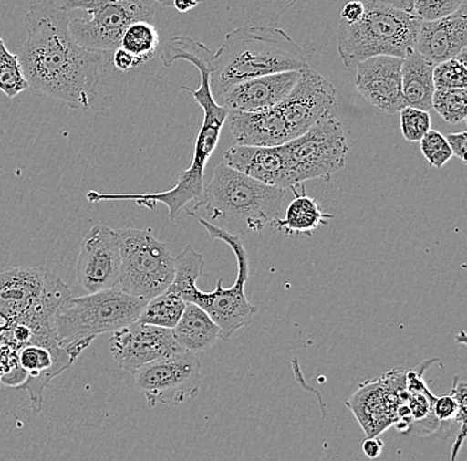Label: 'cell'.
<instances>
[{"label": "cell", "instance_id": "6da1fadb", "mask_svg": "<svg viewBox=\"0 0 467 461\" xmlns=\"http://www.w3.org/2000/svg\"><path fill=\"white\" fill-rule=\"evenodd\" d=\"M68 11L55 0L32 5L25 17L27 39L17 60L29 89L87 110L98 99L102 55L76 43Z\"/></svg>", "mask_w": 467, "mask_h": 461}, {"label": "cell", "instance_id": "7a4b0ae2", "mask_svg": "<svg viewBox=\"0 0 467 461\" xmlns=\"http://www.w3.org/2000/svg\"><path fill=\"white\" fill-rule=\"evenodd\" d=\"M212 49L202 43L188 37H174L168 40L162 52L161 61L163 66L171 67L177 60H186L197 67L201 74V84L197 89L182 87L190 90L195 101L203 110V121L197 140H195L194 156L188 169L180 172L174 188L161 194H102L90 191L87 194L89 203L101 201H134L139 206L153 210L157 204H163L169 209V220L175 221L181 210L188 208L189 204H195L202 198L204 191V169L207 162L218 147L221 131L229 116V110L217 103L210 89V61Z\"/></svg>", "mask_w": 467, "mask_h": 461}, {"label": "cell", "instance_id": "3957f363", "mask_svg": "<svg viewBox=\"0 0 467 461\" xmlns=\"http://www.w3.org/2000/svg\"><path fill=\"white\" fill-rule=\"evenodd\" d=\"M202 225L210 238L218 239L232 247L236 257L238 276L232 288H224L222 278L218 279L217 288L213 291H202L197 288V281L202 276L204 259L202 254L195 252L192 245H188L174 258V278L169 288L177 291L185 302L195 303L202 308L221 330V340L229 341L234 332L247 328L253 322L254 315L258 309L248 302L246 283L248 281V257L244 242L239 236L232 235L221 229L217 225L209 223L206 218L197 213H190Z\"/></svg>", "mask_w": 467, "mask_h": 461}, {"label": "cell", "instance_id": "277c9868", "mask_svg": "<svg viewBox=\"0 0 467 461\" xmlns=\"http://www.w3.org/2000/svg\"><path fill=\"white\" fill-rule=\"evenodd\" d=\"M290 191L253 179L223 162L215 166L212 179L204 183L202 198L192 206L204 209L209 223L232 235H251L283 217Z\"/></svg>", "mask_w": 467, "mask_h": 461}, {"label": "cell", "instance_id": "5b68a950", "mask_svg": "<svg viewBox=\"0 0 467 461\" xmlns=\"http://www.w3.org/2000/svg\"><path fill=\"white\" fill-rule=\"evenodd\" d=\"M308 61L282 28L244 26L224 37L210 61V89L215 101L234 84L277 72L302 71Z\"/></svg>", "mask_w": 467, "mask_h": 461}, {"label": "cell", "instance_id": "8992f818", "mask_svg": "<svg viewBox=\"0 0 467 461\" xmlns=\"http://www.w3.org/2000/svg\"><path fill=\"white\" fill-rule=\"evenodd\" d=\"M146 302L119 288L84 297L69 296L54 315L55 338L58 346L78 359L99 335L112 334L139 320Z\"/></svg>", "mask_w": 467, "mask_h": 461}, {"label": "cell", "instance_id": "52a82bcc", "mask_svg": "<svg viewBox=\"0 0 467 461\" xmlns=\"http://www.w3.org/2000/svg\"><path fill=\"white\" fill-rule=\"evenodd\" d=\"M364 14L355 23L340 20L337 49L347 68L379 55L404 59L414 48L422 20L379 0H361Z\"/></svg>", "mask_w": 467, "mask_h": 461}, {"label": "cell", "instance_id": "ba28073f", "mask_svg": "<svg viewBox=\"0 0 467 461\" xmlns=\"http://www.w3.org/2000/svg\"><path fill=\"white\" fill-rule=\"evenodd\" d=\"M71 296L68 285L44 267L0 270V335L15 325H52L58 306Z\"/></svg>", "mask_w": 467, "mask_h": 461}, {"label": "cell", "instance_id": "9c48e42d", "mask_svg": "<svg viewBox=\"0 0 467 461\" xmlns=\"http://www.w3.org/2000/svg\"><path fill=\"white\" fill-rule=\"evenodd\" d=\"M336 105L335 87L311 67L302 69L291 92L274 107L261 110L271 145L277 147L305 133L321 118L334 113Z\"/></svg>", "mask_w": 467, "mask_h": 461}, {"label": "cell", "instance_id": "30bf717a", "mask_svg": "<svg viewBox=\"0 0 467 461\" xmlns=\"http://www.w3.org/2000/svg\"><path fill=\"white\" fill-rule=\"evenodd\" d=\"M121 250V267L117 288L130 296L151 299L171 286L174 278V257L165 242L150 230H117Z\"/></svg>", "mask_w": 467, "mask_h": 461}, {"label": "cell", "instance_id": "8fae6325", "mask_svg": "<svg viewBox=\"0 0 467 461\" xmlns=\"http://www.w3.org/2000/svg\"><path fill=\"white\" fill-rule=\"evenodd\" d=\"M279 147L294 188L308 180H328L344 168L349 152L343 124L334 113Z\"/></svg>", "mask_w": 467, "mask_h": 461}, {"label": "cell", "instance_id": "7c38bea8", "mask_svg": "<svg viewBox=\"0 0 467 461\" xmlns=\"http://www.w3.org/2000/svg\"><path fill=\"white\" fill-rule=\"evenodd\" d=\"M67 11L84 10L89 19H73L69 31L78 45L90 51H115L122 34L136 20L151 22L154 10L142 0H63Z\"/></svg>", "mask_w": 467, "mask_h": 461}, {"label": "cell", "instance_id": "4fadbf2b", "mask_svg": "<svg viewBox=\"0 0 467 461\" xmlns=\"http://www.w3.org/2000/svg\"><path fill=\"white\" fill-rule=\"evenodd\" d=\"M133 376L134 383L150 407L157 404L175 407L200 393V359L194 352H175L145 364Z\"/></svg>", "mask_w": 467, "mask_h": 461}, {"label": "cell", "instance_id": "5bb4252c", "mask_svg": "<svg viewBox=\"0 0 467 461\" xmlns=\"http://www.w3.org/2000/svg\"><path fill=\"white\" fill-rule=\"evenodd\" d=\"M121 250L117 230L95 225L84 236L76 261V278L87 293L119 286Z\"/></svg>", "mask_w": 467, "mask_h": 461}, {"label": "cell", "instance_id": "9a60e30c", "mask_svg": "<svg viewBox=\"0 0 467 461\" xmlns=\"http://www.w3.org/2000/svg\"><path fill=\"white\" fill-rule=\"evenodd\" d=\"M408 395L405 373L392 372L360 386L347 404L358 417L367 437L379 436L396 423L397 410L407 402Z\"/></svg>", "mask_w": 467, "mask_h": 461}, {"label": "cell", "instance_id": "2e32d148", "mask_svg": "<svg viewBox=\"0 0 467 461\" xmlns=\"http://www.w3.org/2000/svg\"><path fill=\"white\" fill-rule=\"evenodd\" d=\"M109 349L119 369L130 373L157 359L182 351L175 342L171 329L140 320L112 332Z\"/></svg>", "mask_w": 467, "mask_h": 461}, {"label": "cell", "instance_id": "e0dca14e", "mask_svg": "<svg viewBox=\"0 0 467 461\" xmlns=\"http://www.w3.org/2000/svg\"><path fill=\"white\" fill-rule=\"evenodd\" d=\"M20 369L26 373L25 383L19 390L27 391L34 413L43 407L46 387L72 366L76 358L66 349L58 346L55 338L47 341H32L17 349Z\"/></svg>", "mask_w": 467, "mask_h": 461}, {"label": "cell", "instance_id": "ac0fdd59", "mask_svg": "<svg viewBox=\"0 0 467 461\" xmlns=\"http://www.w3.org/2000/svg\"><path fill=\"white\" fill-rule=\"evenodd\" d=\"M356 89L379 112H400L405 107L402 98V58L379 55L358 64Z\"/></svg>", "mask_w": 467, "mask_h": 461}, {"label": "cell", "instance_id": "d6986e66", "mask_svg": "<svg viewBox=\"0 0 467 461\" xmlns=\"http://www.w3.org/2000/svg\"><path fill=\"white\" fill-rule=\"evenodd\" d=\"M299 75L300 71H288L247 79L224 90L217 103L241 112L274 107L291 92Z\"/></svg>", "mask_w": 467, "mask_h": 461}, {"label": "cell", "instance_id": "ffe728a7", "mask_svg": "<svg viewBox=\"0 0 467 461\" xmlns=\"http://www.w3.org/2000/svg\"><path fill=\"white\" fill-rule=\"evenodd\" d=\"M467 47V10L462 5L451 16L422 20L414 49L433 64L452 59Z\"/></svg>", "mask_w": 467, "mask_h": 461}, {"label": "cell", "instance_id": "44dd1931", "mask_svg": "<svg viewBox=\"0 0 467 461\" xmlns=\"http://www.w3.org/2000/svg\"><path fill=\"white\" fill-rule=\"evenodd\" d=\"M224 162L267 185L283 189L294 188L279 145L251 147L236 144L224 152Z\"/></svg>", "mask_w": 467, "mask_h": 461}, {"label": "cell", "instance_id": "7402d4cb", "mask_svg": "<svg viewBox=\"0 0 467 461\" xmlns=\"http://www.w3.org/2000/svg\"><path fill=\"white\" fill-rule=\"evenodd\" d=\"M436 64L423 58L416 49H410L402 59L401 86L405 107L431 110L434 87L433 69Z\"/></svg>", "mask_w": 467, "mask_h": 461}, {"label": "cell", "instance_id": "603a6c76", "mask_svg": "<svg viewBox=\"0 0 467 461\" xmlns=\"http://www.w3.org/2000/svg\"><path fill=\"white\" fill-rule=\"evenodd\" d=\"M171 331L182 351L194 354L206 351L221 337L217 323L202 308L192 302H186L185 310Z\"/></svg>", "mask_w": 467, "mask_h": 461}, {"label": "cell", "instance_id": "cb8c5ba5", "mask_svg": "<svg viewBox=\"0 0 467 461\" xmlns=\"http://www.w3.org/2000/svg\"><path fill=\"white\" fill-rule=\"evenodd\" d=\"M299 186L300 194L296 186L292 188L294 198L288 203L283 217L271 224V226L287 236L311 235L320 226H327L329 220L334 218V215H326L319 203L306 194L303 183Z\"/></svg>", "mask_w": 467, "mask_h": 461}, {"label": "cell", "instance_id": "d4e9b609", "mask_svg": "<svg viewBox=\"0 0 467 461\" xmlns=\"http://www.w3.org/2000/svg\"><path fill=\"white\" fill-rule=\"evenodd\" d=\"M185 299L173 288H168L145 303L137 320L160 328L173 329L185 310Z\"/></svg>", "mask_w": 467, "mask_h": 461}, {"label": "cell", "instance_id": "484cf974", "mask_svg": "<svg viewBox=\"0 0 467 461\" xmlns=\"http://www.w3.org/2000/svg\"><path fill=\"white\" fill-rule=\"evenodd\" d=\"M160 46L157 28L149 20H136L125 28L119 47L136 58L140 66L151 60Z\"/></svg>", "mask_w": 467, "mask_h": 461}, {"label": "cell", "instance_id": "4316f807", "mask_svg": "<svg viewBox=\"0 0 467 461\" xmlns=\"http://www.w3.org/2000/svg\"><path fill=\"white\" fill-rule=\"evenodd\" d=\"M466 105V89H436L431 99V108H434L438 115L451 125L465 121Z\"/></svg>", "mask_w": 467, "mask_h": 461}, {"label": "cell", "instance_id": "83f0119b", "mask_svg": "<svg viewBox=\"0 0 467 461\" xmlns=\"http://www.w3.org/2000/svg\"><path fill=\"white\" fill-rule=\"evenodd\" d=\"M28 89L17 55L11 54L0 37V90L13 99Z\"/></svg>", "mask_w": 467, "mask_h": 461}, {"label": "cell", "instance_id": "f1b7e54d", "mask_svg": "<svg viewBox=\"0 0 467 461\" xmlns=\"http://www.w3.org/2000/svg\"><path fill=\"white\" fill-rule=\"evenodd\" d=\"M467 47L452 59L434 66L433 81L436 89H466L467 87Z\"/></svg>", "mask_w": 467, "mask_h": 461}, {"label": "cell", "instance_id": "f546056e", "mask_svg": "<svg viewBox=\"0 0 467 461\" xmlns=\"http://www.w3.org/2000/svg\"><path fill=\"white\" fill-rule=\"evenodd\" d=\"M401 132L409 142H420V140L431 130V119L428 110L419 108L404 107L400 110Z\"/></svg>", "mask_w": 467, "mask_h": 461}, {"label": "cell", "instance_id": "4dcf8cb0", "mask_svg": "<svg viewBox=\"0 0 467 461\" xmlns=\"http://www.w3.org/2000/svg\"><path fill=\"white\" fill-rule=\"evenodd\" d=\"M423 157L428 160L433 168H442L446 162H451L452 152L449 147L446 137L438 131L431 130L420 140Z\"/></svg>", "mask_w": 467, "mask_h": 461}, {"label": "cell", "instance_id": "1f68e13d", "mask_svg": "<svg viewBox=\"0 0 467 461\" xmlns=\"http://www.w3.org/2000/svg\"><path fill=\"white\" fill-rule=\"evenodd\" d=\"M463 5V0H417L413 14L421 20H434L451 16Z\"/></svg>", "mask_w": 467, "mask_h": 461}, {"label": "cell", "instance_id": "d6a6232c", "mask_svg": "<svg viewBox=\"0 0 467 461\" xmlns=\"http://www.w3.org/2000/svg\"><path fill=\"white\" fill-rule=\"evenodd\" d=\"M113 64H115V68L117 71L127 72L133 71L134 68L140 67L139 61L136 60V58L131 57L130 52L122 49L121 47L115 49V55H113Z\"/></svg>", "mask_w": 467, "mask_h": 461}, {"label": "cell", "instance_id": "836d02e7", "mask_svg": "<svg viewBox=\"0 0 467 461\" xmlns=\"http://www.w3.org/2000/svg\"><path fill=\"white\" fill-rule=\"evenodd\" d=\"M446 137V141H448L449 147H451L452 152V156H457L458 159L462 160L463 162H466V142H467V133L460 132V133H451Z\"/></svg>", "mask_w": 467, "mask_h": 461}, {"label": "cell", "instance_id": "e575fe53", "mask_svg": "<svg viewBox=\"0 0 467 461\" xmlns=\"http://www.w3.org/2000/svg\"><path fill=\"white\" fill-rule=\"evenodd\" d=\"M364 14V5L361 0H349L341 10L340 20L346 23H355Z\"/></svg>", "mask_w": 467, "mask_h": 461}, {"label": "cell", "instance_id": "d590c367", "mask_svg": "<svg viewBox=\"0 0 467 461\" xmlns=\"http://www.w3.org/2000/svg\"><path fill=\"white\" fill-rule=\"evenodd\" d=\"M382 448H384V443L379 439V436H370L365 439L363 443V451L369 459H378L381 455Z\"/></svg>", "mask_w": 467, "mask_h": 461}, {"label": "cell", "instance_id": "8d00e7d4", "mask_svg": "<svg viewBox=\"0 0 467 461\" xmlns=\"http://www.w3.org/2000/svg\"><path fill=\"white\" fill-rule=\"evenodd\" d=\"M379 2L387 3V5H393V7L399 8V10L413 14L414 5H416L417 0H379Z\"/></svg>", "mask_w": 467, "mask_h": 461}, {"label": "cell", "instance_id": "74e56055", "mask_svg": "<svg viewBox=\"0 0 467 461\" xmlns=\"http://www.w3.org/2000/svg\"><path fill=\"white\" fill-rule=\"evenodd\" d=\"M200 3L197 0H173L171 7H174L178 13H188L192 8L197 7Z\"/></svg>", "mask_w": 467, "mask_h": 461}, {"label": "cell", "instance_id": "f35d334b", "mask_svg": "<svg viewBox=\"0 0 467 461\" xmlns=\"http://www.w3.org/2000/svg\"><path fill=\"white\" fill-rule=\"evenodd\" d=\"M156 2H159L160 5H166V7H171V3H173V0H156ZM198 3H203L204 0H197Z\"/></svg>", "mask_w": 467, "mask_h": 461}]
</instances>
